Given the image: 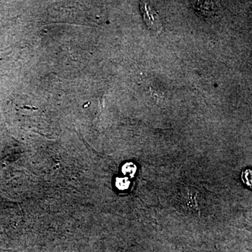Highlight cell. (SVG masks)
Returning <instances> with one entry per match:
<instances>
[{"instance_id":"1","label":"cell","mask_w":252,"mask_h":252,"mask_svg":"<svg viewBox=\"0 0 252 252\" xmlns=\"http://www.w3.org/2000/svg\"><path fill=\"white\" fill-rule=\"evenodd\" d=\"M140 10L143 16L144 22L150 31L160 32L162 30V23L158 14L152 4L149 3H141Z\"/></svg>"},{"instance_id":"2","label":"cell","mask_w":252,"mask_h":252,"mask_svg":"<svg viewBox=\"0 0 252 252\" xmlns=\"http://www.w3.org/2000/svg\"><path fill=\"white\" fill-rule=\"evenodd\" d=\"M242 181L244 185L252 190V170L247 169L242 172Z\"/></svg>"},{"instance_id":"3","label":"cell","mask_w":252,"mask_h":252,"mask_svg":"<svg viewBox=\"0 0 252 252\" xmlns=\"http://www.w3.org/2000/svg\"><path fill=\"white\" fill-rule=\"evenodd\" d=\"M136 166L132 162H127L123 166L122 171L124 175H128L131 177H133L136 172Z\"/></svg>"},{"instance_id":"4","label":"cell","mask_w":252,"mask_h":252,"mask_svg":"<svg viewBox=\"0 0 252 252\" xmlns=\"http://www.w3.org/2000/svg\"><path fill=\"white\" fill-rule=\"evenodd\" d=\"M130 185V182L127 178H119L117 180V187L121 190L126 189Z\"/></svg>"}]
</instances>
